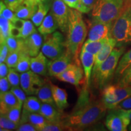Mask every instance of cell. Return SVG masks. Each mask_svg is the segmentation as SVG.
<instances>
[{"label":"cell","instance_id":"3","mask_svg":"<svg viewBox=\"0 0 131 131\" xmlns=\"http://www.w3.org/2000/svg\"><path fill=\"white\" fill-rule=\"evenodd\" d=\"M126 47L116 46L112 53L97 69L92 72V80L94 86L103 89L115 73L121 57L123 55Z\"/></svg>","mask_w":131,"mask_h":131},{"label":"cell","instance_id":"34","mask_svg":"<svg viewBox=\"0 0 131 131\" xmlns=\"http://www.w3.org/2000/svg\"><path fill=\"white\" fill-rule=\"evenodd\" d=\"M62 131V130H70L69 127L66 125L63 120L58 122H50L46 124L41 131Z\"/></svg>","mask_w":131,"mask_h":131},{"label":"cell","instance_id":"32","mask_svg":"<svg viewBox=\"0 0 131 131\" xmlns=\"http://www.w3.org/2000/svg\"><path fill=\"white\" fill-rule=\"evenodd\" d=\"M19 29V38L26 39L32 35L33 33L36 32V29L34 27V24L33 22L28 19H24L23 23Z\"/></svg>","mask_w":131,"mask_h":131},{"label":"cell","instance_id":"47","mask_svg":"<svg viewBox=\"0 0 131 131\" xmlns=\"http://www.w3.org/2000/svg\"><path fill=\"white\" fill-rule=\"evenodd\" d=\"M63 1L70 8L79 10L80 8V0H63Z\"/></svg>","mask_w":131,"mask_h":131},{"label":"cell","instance_id":"18","mask_svg":"<svg viewBox=\"0 0 131 131\" xmlns=\"http://www.w3.org/2000/svg\"><path fill=\"white\" fill-rule=\"evenodd\" d=\"M48 63L46 57L40 52L37 56L31 57L30 69L37 74L46 76L48 72Z\"/></svg>","mask_w":131,"mask_h":131},{"label":"cell","instance_id":"38","mask_svg":"<svg viewBox=\"0 0 131 131\" xmlns=\"http://www.w3.org/2000/svg\"><path fill=\"white\" fill-rule=\"evenodd\" d=\"M7 78L12 87L19 86L20 85V75L15 68H9Z\"/></svg>","mask_w":131,"mask_h":131},{"label":"cell","instance_id":"6","mask_svg":"<svg viewBox=\"0 0 131 131\" xmlns=\"http://www.w3.org/2000/svg\"><path fill=\"white\" fill-rule=\"evenodd\" d=\"M131 96V85L119 86L107 85L103 89L102 101L108 109H113L119 103Z\"/></svg>","mask_w":131,"mask_h":131},{"label":"cell","instance_id":"45","mask_svg":"<svg viewBox=\"0 0 131 131\" xmlns=\"http://www.w3.org/2000/svg\"><path fill=\"white\" fill-rule=\"evenodd\" d=\"M16 130L18 131H38V129L34 124L28 122L21 123L18 126Z\"/></svg>","mask_w":131,"mask_h":131},{"label":"cell","instance_id":"17","mask_svg":"<svg viewBox=\"0 0 131 131\" xmlns=\"http://www.w3.org/2000/svg\"><path fill=\"white\" fill-rule=\"evenodd\" d=\"M25 122H28L34 124L37 128L38 131H41L44 127L48 124L49 122L40 113L29 112L28 111L23 109L19 123Z\"/></svg>","mask_w":131,"mask_h":131},{"label":"cell","instance_id":"50","mask_svg":"<svg viewBox=\"0 0 131 131\" xmlns=\"http://www.w3.org/2000/svg\"><path fill=\"white\" fill-rule=\"evenodd\" d=\"M131 7V0H124V10Z\"/></svg>","mask_w":131,"mask_h":131},{"label":"cell","instance_id":"11","mask_svg":"<svg viewBox=\"0 0 131 131\" xmlns=\"http://www.w3.org/2000/svg\"><path fill=\"white\" fill-rule=\"evenodd\" d=\"M45 83V81L32 70L20 75V86L26 94L29 95H36L38 90Z\"/></svg>","mask_w":131,"mask_h":131},{"label":"cell","instance_id":"48","mask_svg":"<svg viewBox=\"0 0 131 131\" xmlns=\"http://www.w3.org/2000/svg\"><path fill=\"white\" fill-rule=\"evenodd\" d=\"M9 68L6 64V63H0V78L7 77V75L9 73Z\"/></svg>","mask_w":131,"mask_h":131},{"label":"cell","instance_id":"25","mask_svg":"<svg viewBox=\"0 0 131 131\" xmlns=\"http://www.w3.org/2000/svg\"><path fill=\"white\" fill-rule=\"evenodd\" d=\"M36 95L42 103H48L56 106L52 94L50 82H45L42 86L40 87V89L38 90Z\"/></svg>","mask_w":131,"mask_h":131},{"label":"cell","instance_id":"10","mask_svg":"<svg viewBox=\"0 0 131 131\" xmlns=\"http://www.w3.org/2000/svg\"><path fill=\"white\" fill-rule=\"evenodd\" d=\"M114 23H104L93 19L90 25L87 41H94L112 37Z\"/></svg>","mask_w":131,"mask_h":131},{"label":"cell","instance_id":"44","mask_svg":"<svg viewBox=\"0 0 131 131\" xmlns=\"http://www.w3.org/2000/svg\"><path fill=\"white\" fill-rule=\"evenodd\" d=\"M9 49L6 42L1 43L0 47V63H4L9 53Z\"/></svg>","mask_w":131,"mask_h":131},{"label":"cell","instance_id":"40","mask_svg":"<svg viewBox=\"0 0 131 131\" xmlns=\"http://www.w3.org/2000/svg\"><path fill=\"white\" fill-rule=\"evenodd\" d=\"M80 12L82 14H87L94 8L96 0H80Z\"/></svg>","mask_w":131,"mask_h":131},{"label":"cell","instance_id":"42","mask_svg":"<svg viewBox=\"0 0 131 131\" xmlns=\"http://www.w3.org/2000/svg\"><path fill=\"white\" fill-rule=\"evenodd\" d=\"M8 8L15 12L19 6L23 4L25 0H3Z\"/></svg>","mask_w":131,"mask_h":131},{"label":"cell","instance_id":"37","mask_svg":"<svg viewBox=\"0 0 131 131\" xmlns=\"http://www.w3.org/2000/svg\"><path fill=\"white\" fill-rule=\"evenodd\" d=\"M116 85L122 87L131 85V66L122 73L117 81Z\"/></svg>","mask_w":131,"mask_h":131},{"label":"cell","instance_id":"29","mask_svg":"<svg viewBox=\"0 0 131 131\" xmlns=\"http://www.w3.org/2000/svg\"><path fill=\"white\" fill-rule=\"evenodd\" d=\"M24 39L10 36L6 40L9 52H26L24 47ZM27 53V52H26Z\"/></svg>","mask_w":131,"mask_h":131},{"label":"cell","instance_id":"4","mask_svg":"<svg viewBox=\"0 0 131 131\" xmlns=\"http://www.w3.org/2000/svg\"><path fill=\"white\" fill-rule=\"evenodd\" d=\"M124 8V0H96L92 10V16L95 20L114 23Z\"/></svg>","mask_w":131,"mask_h":131},{"label":"cell","instance_id":"30","mask_svg":"<svg viewBox=\"0 0 131 131\" xmlns=\"http://www.w3.org/2000/svg\"><path fill=\"white\" fill-rule=\"evenodd\" d=\"M12 23L11 21L0 16V43L6 41V40L11 36V28Z\"/></svg>","mask_w":131,"mask_h":131},{"label":"cell","instance_id":"7","mask_svg":"<svg viewBox=\"0 0 131 131\" xmlns=\"http://www.w3.org/2000/svg\"><path fill=\"white\" fill-rule=\"evenodd\" d=\"M64 41L63 35L59 32L45 35L41 52L47 58L50 60L58 58L65 51Z\"/></svg>","mask_w":131,"mask_h":131},{"label":"cell","instance_id":"20","mask_svg":"<svg viewBox=\"0 0 131 131\" xmlns=\"http://www.w3.org/2000/svg\"><path fill=\"white\" fill-rule=\"evenodd\" d=\"M40 114L50 122L61 121L63 117L62 112L59 109H57L55 108V105L48 103H42Z\"/></svg>","mask_w":131,"mask_h":131},{"label":"cell","instance_id":"9","mask_svg":"<svg viewBox=\"0 0 131 131\" xmlns=\"http://www.w3.org/2000/svg\"><path fill=\"white\" fill-rule=\"evenodd\" d=\"M50 7V12L56 19L59 28L62 32L67 33L70 7L64 3L63 0H52Z\"/></svg>","mask_w":131,"mask_h":131},{"label":"cell","instance_id":"36","mask_svg":"<svg viewBox=\"0 0 131 131\" xmlns=\"http://www.w3.org/2000/svg\"><path fill=\"white\" fill-rule=\"evenodd\" d=\"M0 16H3L12 23H14L18 18L16 17L14 11L8 8L2 0L0 2Z\"/></svg>","mask_w":131,"mask_h":131},{"label":"cell","instance_id":"35","mask_svg":"<svg viewBox=\"0 0 131 131\" xmlns=\"http://www.w3.org/2000/svg\"><path fill=\"white\" fill-rule=\"evenodd\" d=\"M18 124L12 122L3 114L0 115V128L2 130H16Z\"/></svg>","mask_w":131,"mask_h":131},{"label":"cell","instance_id":"26","mask_svg":"<svg viewBox=\"0 0 131 131\" xmlns=\"http://www.w3.org/2000/svg\"><path fill=\"white\" fill-rule=\"evenodd\" d=\"M131 66V49L123 53L119 60L117 68L116 69L115 75L116 77V81L118 80L122 73L125 70Z\"/></svg>","mask_w":131,"mask_h":131},{"label":"cell","instance_id":"19","mask_svg":"<svg viewBox=\"0 0 131 131\" xmlns=\"http://www.w3.org/2000/svg\"><path fill=\"white\" fill-rule=\"evenodd\" d=\"M54 101L57 108L63 112L64 109L68 107V94L64 89L59 88L50 82Z\"/></svg>","mask_w":131,"mask_h":131},{"label":"cell","instance_id":"2","mask_svg":"<svg viewBox=\"0 0 131 131\" xmlns=\"http://www.w3.org/2000/svg\"><path fill=\"white\" fill-rule=\"evenodd\" d=\"M88 34L86 23L82 13L78 10L69 9L67 38L64 41L65 49L73 58L74 63L80 66V53Z\"/></svg>","mask_w":131,"mask_h":131},{"label":"cell","instance_id":"39","mask_svg":"<svg viewBox=\"0 0 131 131\" xmlns=\"http://www.w3.org/2000/svg\"><path fill=\"white\" fill-rule=\"evenodd\" d=\"M22 52H9L6 58L5 63L9 68H15L18 61L21 53Z\"/></svg>","mask_w":131,"mask_h":131},{"label":"cell","instance_id":"31","mask_svg":"<svg viewBox=\"0 0 131 131\" xmlns=\"http://www.w3.org/2000/svg\"><path fill=\"white\" fill-rule=\"evenodd\" d=\"M30 63L31 57L26 52H22L15 69L21 73L29 71L30 69Z\"/></svg>","mask_w":131,"mask_h":131},{"label":"cell","instance_id":"28","mask_svg":"<svg viewBox=\"0 0 131 131\" xmlns=\"http://www.w3.org/2000/svg\"><path fill=\"white\" fill-rule=\"evenodd\" d=\"M108 38L103 39V40L98 41H86L82 47L81 50L89 52V53L95 55L103 48L106 42H107Z\"/></svg>","mask_w":131,"mask_h":131},{"label":"cell","instance_id":"51","mask_svg":"<svg viewBox=\"0 0 131 131\" xmlns=\"http://www.w3.org/2000/svg\"><path fill=\"white\" fill-rule=\"evenodd\" d=\"M27 1H30V2H31V3H34V4H39L40 3L43 2V1H47V0H27Z\"/></svg>","mask_w":131,"mask_h":131},{"label":"cell","instance_id":"13","mask_svg":"<svg viewBox=\"0 0 131 131\" xmlns=\"http://www.w3.org/2000/svg\"><path fill=\"white\" fill-rule=\"evenodd\" d=\"M72 57L65 50L62 55L48 63V73L50 76L56 77L63 72L72 63Z\"/></svg>","mask_w":131,"mask_h":131},{"label":"cell","instance_id":"15","mask_svg":"<svg viewBox=\"0 0 131 131\" xmlns=\"http://www.w3.org/2000/svg\"><path fill=\"white\" fill-rule=\"evenodd\" d=\"M25 50L31 57H35L40 53L42 45V37L37 31L27 38L24 39Z\"/></svg>","mask_w":131,"mask_h":131},{"label":"cell","instance_id":"21","mask_svg":"<svg viewBox=\"0 0 131 131\" xmlns=\"http://www.w3.org/2000/svg\"><path fill=\"white\" fill-rule=\"evenodd\" d=\"M18 106H23L16 96L10 91L0 95V112L4 114L12 108Z\"/></svg>","mask_w":131,"mask_h":131},{"label":"cell","instance_id":"22","mask_svg":"<svg viewBox=\"0 0 131 131\" xmlns=\"http://www.w3.org/2000/svg\"><path fill=\"white\" fill-rule=\"evenodd\" d=\"M38 4H34L25 0L23 4L18 8L15 12L16 17L23 19H29L35 14L38 9Z\"/></svg>","mask_w":131,"mask_h":131},{"label":"cell","instance_id":"1","mask_svg":"<svg viewBox=\"0 0 131 131\" xmlns=\"http://www.w3.org/2000/svg\"><path fill=\"white\" fill-rule=\"evenodd\" d=\"M89 91H83L78 103L63 119L70 130H80L94 125L105 116L108 109L102 100L88 98Z\"/></svg>","mask_w":131,"mask_h":131},{"label":"cell","instance_id":"46","mask_svg":"<svg viewBox=\"0 0 131 131\" xmlns=\"http://www.w3.org/2000/svg\"><path fill=\"white\" fill-rule=\"evenodd\" d=\"M115 108V107H114ZM115 108L119 109H124V110H128L131 109V96L127 98L126 99L124 100L120 103L118 104Z\"/></svg>","mask_w":131,"mask_h":131},{"label":"cell","instance_id":"23","mask_svg":"<svg viewBox=\"0 0 131 131\" xmlns=\"http://www.w3.org/2000/svg\"><path fill=\"white\" fill-rule=\"evenodd\" d=\"M58 27H59L58 24L56 19H55L52 13L50 12L43 19L42 23L38 27V30L41 34L45 36L55 32Z\"/></svg>","mask_w":131,"mask_h":131},{"label":"cell","instance_id":"27","mask_svg":"<svg viewBox=\"0 0 131 131\" xmlns=\"http://www.w3.org/2000/svg\"><path fill=\"white\" fill-rule=\"evenodd\" d=\"M41 103L38 97L30 96L26 98L23 104V107L24 110L28 111L29 112L40 113L42 104Z\"/></svg>","mask_w":131,"mask_h":131},{"label":"cell","instance_id":"12","mask_svg":"<svg viewBox=\"0 0 131 131\" xmlns=\"http://www.w3.org/2000/svg\"><path fill=\"white\" fill-rule=\"evenodd\" d=\"M83 73L81 67L76 64L74 62L70 64L64 71L56 77L60 81L66 82L78 86L83 80Z\"/></svg>","mask_w":131,"mask_h":131},{"label":"cell","instance_id":"33","mask_svg":"<svg viewBox=\"0 0 131 131\" xmlns=\"http://www.w3.org/2000/svg\"><path fill=\"white\" fill-rule=\"evenodd\" d=\"M21 107L22 106H18L14 107L12 109H9L4 114H1L4 115L6 117L9 118L12 122L15 123L16 124H19L20 123L21 117Z\"/></svg>","mask_w":131,"mask_h":131},{"label":"cell","instance_id":"41","mask_svg":"<svg viewBox=\"0 0 131 131\" xmlns=\"http://www.w3.org/2000/svg\"><path fill=\"white\" fill-rule=\"evenodd\" d=\"M10 91L16 96V98L18 99L19 102L23 104L24 101H25L26 98H27L26 97V95L27 94H26V92L22 88H21L19 86L12 87Z\"/></svg>","mask_w":131,"mask_h":131},{"label":"cell","instance_id":"14","mask_svg":"<svg viewBox=\"0 0 131 131\" xmlns=\"http://www.w3.org/2000/svg\"><path fill=\"white\" fill-rule=\"evenodd\" d=\"M80 60L81 64L84 69V89L83 91H89L90 83H91V77L92 73L93 68H94L95 62V55L89 52L81 50L80 54Z\"/></svg>","mask_w":131,"mask_h":131},{"label":"cell","instance_id":"5","mask_svg":"<svg viewBox=\"0 0 131 131\" xmlns=\"http://www.w3.org/2000/svg\"><path fill=\"white\" fill-rule=\"evenodd\" d=\"M112 37L117 41V47L131 45V7L124 10L114 22Z\"/></svg>","mask_w":131,"mask_h":131},{"label":"cell","instance_id":"43","mask_svg":"<svg viewBox=\"0 0 131 131\" xmlns=\"http://www.w3.org/2000/svg\"><path fill=\"white\" fill-rule=\"evenodd\" d=\"M10 84L7 77L0 78V95L5 94L10 90Z\"/></svg>","mask_w":131,"mask_h":131},{"label":"cell","instance_id":"16","mask_svg":"<svg viewBox=\"0 0 131 131\" xmlns=\"http://www.w3.org/2000/svg\"><path fill=\"white\" fill-rule=\"evenodd\" d=\"M116 46L117 41L114 38H109L103 48L95 55V62L92 72L97 69L109 57Z\"/></svg>","mask_w":131,"mask_h":131},{"label":"cell","instance_id":"49","mask_svg":"<svg viewBox=\"0 0 131 131\" xmlns=\"http://www.w3.org/2000/svg\"><path fill=\"white\" fill-rule=\"evenodd\" d=\"M124 111V114L127 115V117L129 118V120H130V124H129L128 127V130H131V109H128V110H124V109H123Z\"/></svg>","mask_w":131,"mask_h":131},{"label":"cell","instance_id":"24","mask_svg":"<svg viewBox=\"0 0 131 131\" xmlns=\"http://www.w3.org/2000/svg\"><path fill=\"white\" fill-rule=\"evenodd\" d=\"M50 6L51 3H50V0L43 1L38 4L37 11L31 18L34 25L37 27L40 26L43 19L46 16Z\"/></svg>","mask_w":131,"mask_h":131},{"label":"cell","instance_id":"8","mask_svg":"<svg viewBox=\"0 0 131 131\" xmlns=\"http://www.w3.org/2000/svg\"><path fill=\"white\" fill-rule=\"evenodd\" d=\"M106 118L105 125L111 131H126L130 124V120L123 109L113 108L109 109Z\"/></svg>","mask_w":131,"mask_h":131}]
</instances>
